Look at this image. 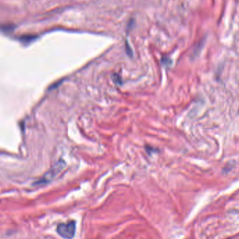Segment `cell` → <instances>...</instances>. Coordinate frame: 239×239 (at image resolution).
<instances>
[{
	"mask_svg": "<svg viewBox=\"0 0 239 239\" xmlns=\"http://www.w3.org/2000/svg\"><path fill=\"white\" fill-rule=\"evenodd\" d=\"M57 232L59 236L66 239H72L74 237L76 232V224L73 221L67 223L59 224L57 228Z\"/></svg>",
	"mask_w": 239,
	"mask_h": 239,
	"instance_id": "obj_1",
	"label": "cell"
},
{
	"mask_svg": "<svg viewBox=\"0 0 239 239\" xmlns=\"http://www.w3.org/2000/svg\"><path fill=\"white\" fill-rule=\"evenodd\" d=\"M65 166V164L63 161L60 160L59 162H58L55 166H54L52 169H51L49 171H48L45 174L44 176V177L40 179V180L36 183L37 185H44L46 184L48 182H50L52 179H53L55 176L58 174V173L61 171L62 169H63V168Z\"/></svg>",
	"mask_w": 239,
	"mask_h": 239,
	"instance_id": "obj_2",
	"label": "cell"
}]
</instances>
